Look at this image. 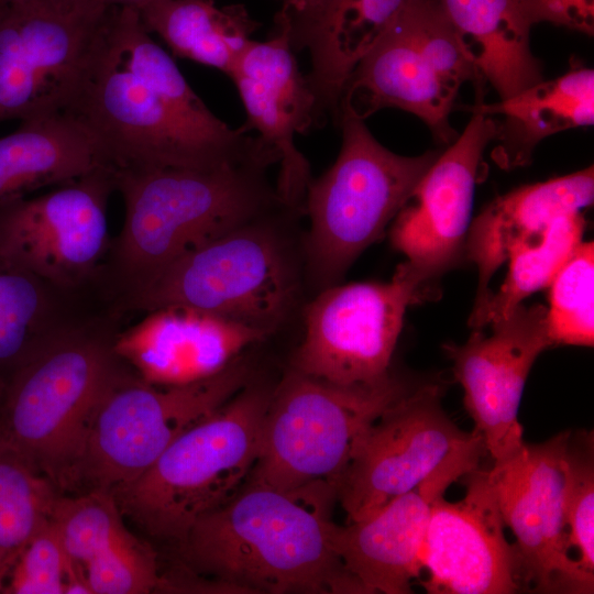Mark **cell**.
<instances>
[{
    "mask_svg": "<svg viewBox=\"0 0 594 594\" xmlns=\"http://www.w3.org/2000/svg\"><path fill=\"white\" fill-rule=\"evenodd\" d=\"M108 16L66 111L89 128L116 168L209 169L270 158L255 133L207 108L138 16L119 24L118 44Z\"/></svg>",
    "mask_w": 594,
    "mask_h": 594,
    "instance_id": "obj_1",
    "label": "cell"
},
{
    "mask_svg": "<svg viewBox=\"0 0 594 594\" xmlns=\"http://www.w3.org/2000/svg\"><path fill=\"white\" fill-rule=\"evenodd\" d=\"M245 484L178 543L193 570L234 593L365 594L333 546L336 485Z\"/></svg>",
    "mask_w": 594,
    "mask_h": 594,
    "instance_id": "obj_2",
    "label": "cell"
},
{
    "mask_svg": "<svg viewBox=\"0 0 594 594\" xmlns=\"http://www.w3.org/2000/svg\"><path fill=\"white\" fill-rule=\"evenodd\" d=\"M267 167L116 168L124 220L100 275L117 311L177 260L282 206L265 178Z\"/></svg>",
    "mask_w": 594,
    "mask_h": 594,
    "instance_id": "obj_3",
    "label": "cell"
},
{
    "mask_svg": "<svg viewBox=\"0 0 594 594\" xmlns=\"http://www.w3.org/2000/svg\"><path fill=\"white\" fill-rule=\"evenodd\" d=\"M122 319L108 314L66 332L0 387V438L59 490L73 485L101 402L132 374L116 349Z\"/></svg>",
    "mask_w": 594,
    "mask_h": 594,
    "instance_id": "obj_4",
    "label": "cell"
},
{
    "mask_svg": "<svg viewBox=\"0 0 594 594\" xmlns=\"http://www.w3.org/2000/svg\"><path fill=\"white\" fill-rule=\"evenodd\" d=\"M273 388L250 381L179 435L143 474L113 493L122 515L178 544L200 517L248 481Z\"/></svg>",
    "mask_w": 594,
    "mask_h": 594,
    "instance_id": "obj_5",
    "label": "cell"
},
{
    "mask_svg": "<svg viewBox=\"0 0 594 594\" xmlns=\"http://www.w3.org/2000/svg\"><path fill=\"white\" fill-rule=\"evenodd\" d=\"M268 213L177 260L123 299L120 315L179 307L275 332L298 301L300 274Z\"/></svg>",
    "mask_w": 594,
    "mask_h": 594,
    "instance_id": "obj_6",
    "label": "cell"
},
{
    "mask_svg": "<svg viewBox=\"0 0 594 594\" xmlns=\"http://www.w3.org/2000/svg\"><path fill=\"white\" fill-rule=\"evenodd\" d=\"M341 147L311 179L302 209L309 217L305 257L318 290L338 284L359 255L380 240L441 151L403 156L383 146L363 119L338 116Z\"/></svg>",
    "mask_w": 594,
    "mask_h": 594,
    "instance_id": "obj_7",
    "label": "cell"
},
{
    "mask_svg": "<svg viewBox=\"0 0 594 594\" xmlns=\"http://www.w3.org/2000/svg\"><path fill=\"white\" fill-rule=\"evenodd\" d=\"M416 386L393 372L343 385L290 367L273 388L248 481L282 490L317 482L338 488L367 428Z\"/></svg>",
    "mask_w": 594,
    "mask_h": 594,
    "instance_id": "obj_8",
    "label": "cell"
},
{
    "mask_svg": "<svg viewBox=\"0 0 594 594\" xmlns=\"http://www.w3.org/2000/svg\"><path fill=\"white\" fill-rule=\"evenodd\" d=\"M249 382L250 370L240 358L222 372L185 385H156L130 374L101 402L72 486L113 494Z\"/></svg>",
    "mask_w": 594,
    "mask_h": 594,
    "instance_id": "obj_9",
    "label": "cell"
},
{
    "mask_svg": "<svg viewBox=\"0 0 594 594\" xmlns=\"http://www.w3.org/2000/svg\"><path fill=\"white\" fill-rule=\"evenodd\" d=\"M109 10L100 0H0V122L67 110Z\"/></svg>",
    "mask_w": 594,
    "mask_h": 594,
    "instance_id": "obj_10",
    "label": "cell"
},
{
    "mask_svg": "<svg viewBox=\"0 0 594 594\" xmlns=\"http://www.w3.org/2000/svg\"><path fill=\"white\" fill-rule=\"evenodd\" d=\"M424 283L407 263L389 282L332 285L304 310V338L292 367L336 384L372 383L391 370L406 309Z\"/></svg>",
    "mask_w": 594,
    "mask_h": 594,
    "instance_id": "obj_11",
    "label": "cell"
},
{
    "mask_svg": "<svg viewBox=\"0 0 594 594\" xmlns=\"http://www.w3.org/2000/svg\"><path fill=\"white\" fill-rule=\"evenodd\" d=\"M114 169L0 202V260L64 288L101 285L111 241L107 207L116 190Z\"/></svg>",
    "mask_w": 594,
    "mask_h": 594,
    "instance_id": "obj_12",
    "label": "cell"
},
{
    "mask_svg": "<svg viewBox=\"0 0 594 594\" xmlns=\"http://www.w3.org/2000/svg\"><path fill=\"white\" fill-rule=\"evenodd\" d=\"M476 432H465L441 405L440 386L417 385L364 432L338 485L346 522L374 514L413 490Z\"/></svg>",
    "mask_w": 594,
    "mask_h": 594,
    "instance_id": "obj_13",
    "label": "cell"
},
{
    "mask_svg": "<svg viewBox=\"0 0 594 594\" xmlns=\"http://www.w3.org/2000/svg\"><path fill=\"white\" fill-rule=\"evenodd\" d=\"M570 431L524 446L488 474L504 524L515 536L521 590L590 594L594 573L572 557L563 514L562 454Z\"/></svg>",
    "mask_w": 594,
    "mask_h": 594,
    "instance_id": "obj_14",
    "label": "cell"
},
{
    "mask_svg": "<svg viewBox=\"0 0 594 594\" xmlns=\"http://www.w3.org/2000/svg\"><path fill=\"white\" fill-rule=\"evenodd\" d=\"M490 326V336L474 330L465 343H448L443 349L463 388L473 431L495 463L509 459L525 443L518 420L524 387L537 358L553 343L547 308L541 305H519Z\"/></svg>",
    "mask_w": 594,
    "mask_h": 594,
    "instance_id": "obj_15",
    "label": "cell"
},
{
    "mask_svg": "<svg viewBox=\"0 0 594 594\" xmlns=\"http://www.w3.org/2000/svg\"><path fill=\"white\" fill-rule=\"evenodd\" d=\"M496 133L493 118L472 112L440 152L392 221L391 242L424 283L459 262L471 224L483 155Z\"/></svg>",
    "mask_w": 594,
    "mask_h": 594,
    "instance_id": "obj_16",
    "label": "cell"
},
{
    "mask_svg": "<svg viewBox=\"0 0 594 594\" xmlns=\"http://www.w3.org/2000/svg\"><path fill=\"white\" fill-rule=\"evenodd\" d=\"M486 452L477 435L413 490L358 521L336 524L333 546L367 593H411L420 576L432 505L455 481L479 468Z\"/></svg>",
    "mask_w": 594,
    "mask_h": 594,
    "instance_id": "obj_17",
    "label": "cell"
},
{
    "mask_svg": "<svg viewBox=\"0 0 594 594\" xmlns=\"http://www.w3.org/2000/svg\"><path fill=\"white\" fill-rule=\"evenodd\" d=\"M462 499L444 495L432 505L427 528L421 582L429 594H513L521 590L518 556L504 534L488 470L464 476Z\"/></svg>",
    "mask_w": 594,
    "mask_h": 594,
    "instance_id": "obj_18",
    "label": "cell"
},
{
    "mask_svg": "<svg viewBox=\"0 0 594 594\" xmlns=\"http://www.w3.org/2000/svg\"><path fill=\"white\" fill-rule=\"evenodd\" d=\"M294 53L288 25L278 14L272 36L262 42L252 40L228 76L245 109V127L278 158V200L286 209L299 211L312 178L295 138L307 132L318 119L314 94Z\"/></svg>",
    "mask_w": 594,
    "mask_h": 594,
    "instance_id": "obj_19",
    "label": "cell"
},
{
    "mask_svg": "<svg viewBox=\"0 0 594 594\" xmlns=\"http://www.w3.org/2000/svg\"><path fill=\"white\" fill-rule=\"evenodd\" d=\"M150 314L139 331L120 333L116 349L144 381L156 385H185L211 377L270 336L241 322L187 308H164Z\"/></svg>",
    "mask_w": 594,
    "mask_h": 594,
    "instance_id": "obj_20",
    "label": "cell"
},
{
    "mask_svg": "<svg viewBox=\"0 0 594 594\" xmlns=\"http://www.w3.org/2000/svg\"><path fill=\"white\" fill-rule=\"evenodd\" d=\"M458 92L418 52L399 14L349 76L339 111L365 120L384 108H397L418 117L448 146L459 135L450 124Z\"/></svg>",
    "mask_w": 594,
    "mask_h": 594,
    "instance_id": "obj_21",
    "label": "cell"
},
{
    "mask_svg": "<svg viewBox=\"0 0 594 594\" xmlns=\"http://www.w3.org/2000/svg\"><path fill=\"white\" fill-rule=\"evenodd\" d=\"M413 0H317L301 15L287 19L290 44L306 50V79L316 100L318 122L338 120L345 81L359 62Z\"/></svg>",
    "mask_w": 594,
    "mask_h": 594,
    "instance_id": "obj_22",
    "label": "cell"
},
{
    "mask_svg": "<svg viewBox=\"0 0 594 594\" xmlns=\"http://www.w3.org/2000/svg\"><path fill=\"white\" fill-rule=\"evenodd\" d=\"M108 314L100 285L64 288L0 260V387L57 338Z\"/></svg>",
    "mask_w": 594,
    "mask_h": 594,
    "instance_id": "obj_23",
    "label": "cell"
},
{
    "mask_svg": "<svg viewBox=\"0 0 594 594\" xmlns=\"http://www.w3.org/2000/svg\"><path fill=\"white\" fill-rule=\"evenodd\" d=\"M593 165L544 182L516 188L492 200L471 222L464 252L477 267L479 283L471 314L491 295L490 282L514 245L542 232L558 217L593 205Z\"/></svg>",
    "mask_w": 594,
    "mask_h": 594,
    "instance_id": "obj_24",
    "label": "cell"
},
{
    "mask_svg": "<svg viewBox=\"0 0 594 594\" xmlns=\"http://www.w3.org/2000/svg\"><path fill=\"white\" fill-rule=\"evenodd\" d=\"M103 168L114 166L94 133L73 113L28 119L0 138V202Z\"/></svg>",
    "mask_w": 594,
    "mask_h": 594,
    "instance_id": "obj_25",
    "label": "cell"
},
{
    "mask_svg": "<svg viewBox=\"0 0 594 594\" xmlns=\"http://www.w3.org/2000/svg\"><path fill=\"white\" fill-rule=\"evenodd\" d=\"M494 119L492 158L503 169L530 163L536 146L558 132L594 123V72L573 66L565 74L541 80L493 103L468 107Z\"/></svg>",
    "mask_w": 594,
    "mask_h": 594,
    "instance_id": "obj_26",
    "label": "cell"
},
{
    "mask_svg": "<svg viewBox=\"0 0 594 594\" xmlns=\"http://www.w3.org/2000/svg\"><path fill=\"white\" fill-rule=\"evenodd\" d=\"M482 84L506 99L543 79L517 0H438Z\"/></svg>",
    "mask_w": 594,
    "mask_h": 594,
    "instance_id": "obj_27",
    "label": "cell"
},
{
    "mask_svg": "<svg viewBox=\"0 0 594 594\" xmlns=\"http://www.w3.org/2000/svg\"><path fill=\"white\" fill-rule=\"evenodd\" d=\"M139 13L173 53L227 75L255 30L242 6L218 8L213 0H155Z\"/></svg>",
    "mask_w": 594,
    "mask_h": 594,
    "instance_id": "obj_28",
    "label": "cell"
},
{
    "mask_svg": "<svg viewBox=\"0 0 594 594\" xmlns=\"http://www.w3.org/2000/svg\"><path fill=\"white\" fill-rule=\"evenodd\" d=\"M583 211L558 217L542 232L521 240L509 252L504 283L485 305L471 314L469 326L480 330L513 312L532 293L549 287L552 279L582 243Z\"/></svg>",
    "mask_w": 594,
    "mask_h": 594,
    "instance_id": "obj_29",
    "label": "cell"
},
{
    "mask_svg": "<svg viewBox=\"0 0 594 594\" xmlns=\"http://www.w3.org/2000/svg\"><path fill=\"white\" fill-rule=\"evenodd\" d=\"M58 486L0 438V573L9 576L20 553L52 518Z\"/></svg>",
    "mask_w": 594,
    "mask_h": 594,
    "instance_id": "obj_30",
    "label": "cell"
},
{
    "mask_svg": "<svg viewBox=\"0 0 594 594\" xmlns=\"http://www.w3.org/2000/svg\"><path fill=\"white\" fill-rule=\"evenodd\" d=\"M122 517L114 495L101 490L62 494L52 514L68 560L84 571L90 560L131 535Z\"/></svg>",
    "mask_w": 594,
    "mask_h": 594,
    "instance_id": "obj_31",
    "label": "cell"
},
{
    "mask_svg": "<svg viewBox=\"0 0 594 594\" xmlns=\"http://www.w3.org/2000/svg\"><path fill=\"white\" fill-rule=\"evenodd\" d=\"M549 288L547 327L553 345L593 346V242H582L578 246Z\"/></svg>",
    "mask_w": 594,
    "mask_h": 594,
    "instance_id": "obj_32",
    "label": "cell"
},
{
    "mask_svg": "<svg viewBox=\"0 0 594 594\" xmlns=\"http://www.w3.org/2000/svg\"><path fill=\"white\" fill-rule=\"evenodd\" d=\"M563 514L578 561L594 573V457L592 432H570L562 454Z\"/></svg>",
    "mask_w": 594,
    "mask_h": 594,
    "instance_id": "obj_33",
    "label": "cell"
},
{
    "mask_svg": "<svg viewBox=\"0 0 594 594\" xmlns=\"http://www.w3.org/2000/svg\"><path fill=\"white\" fill-rule=\"evenodd\" d=\"M400 18L418 52L443 81L458 91L465 81H473L480 92L479 74L438 0H413Z\"/></svg>",
    "mask_w": 594,
    "mask_h": 594,
    "instance_id": "obj_34",
    "label": "cell"
},
{
    "mask_svg": "<svg viewBox=\"0 0 594 594\" xmlns=\"http://www.w3.org/2000/svg\"><path fill=\"white\" fill-rule=\"evenodd\" d=\"M91 594H144L170 590L157 571L154 551L132 534L113 543L85 566Z\"/></svg>",
    "mask_w": 594,
    "mask_h": 594,
    "instance_id": "obj_35",
    "label": "cell"
},
{
    "mask_svg": "<svg viewBox=\"0 0 594 594\" xmlns=\"http://www.w3.org/2000/svg\"><path fill=\"white\" fill-rule=\"evenodd\" d=\"M67 563L59 530L51 518L20 553L2 593L64 594Z\"/></svg>",
    "mask_w": 594,
    "mask_h": 594,
    "instance_id": "obj_36",
    "label": "cell"
},
{
    "mask_svg": "<svg viewBox=\"0 0 594 594\" xmlns=\"http://www.w3.org/2000/svg\"><path fill=\"white\" fill-rule=\"evenodd\" d=\"M517 2L531 26L548 22L593 35L594 0H517Z\"/></svg>",
    "mask_w": 594,
    "mask_h": 594,
    "instance_id": "obj_37",
    "label": "cell"
},
{
    "mask_svg": "<svg viewBox=\"0 0 594 594\" xmlns=\"http://www.w3.org/2000/svg\"><path fill=\"white\" fill-rule=\"evenodd\" d=\"M317 0H284L280 11L287 19H294L308 11Z\"/></svg>",
    "mask_w": 594,
    "mask_h": 594,
    "instance_id": "obj_38",
    "label": "cell"
},
{
    "mask_svg": "<svg viewBox=\"0 0 594 594\" xmlns=\"http://www.w3.org/2000/svg\"><path fill=\"white\" fill-rule=\"evenodd\" d=\"M7 580H8V576L0 573V593L3 592Z\"/></svg>",
    "mask_w": 594,
    "mask_h": 594,
    "instance_id": "obj_39",
    "label": "cell"
}]
</instances>
